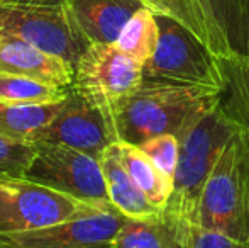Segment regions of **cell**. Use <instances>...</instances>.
Masks as SVG:
<instances>
[{
    "label": "cell",
    "mask_w": 249,
    "mask_h": 248,
    "mask_svg": "<svg viewBox=\"0 0 249 248\" xmlns=\"http://www.w3.org/2000/svg\"><path fill=\"white\" fill-rule=\"evenodd\" d=\"M190 247L192 248H249L248 243L231 238L226 233L202 228L198 225H194V228H192Z\"/></svg>",
    "instance_id": "cb8c5ba5"
},
{
    "label": "cell",
    "mask_w": 249,
    "mask_h": 248,
    "mask_svg": "<svg viewBox=\"0 0 249 248\" xmlns=\"http://www.w3.org/2000/svg\"><path fill=\"white\" fill-rule=\"evenodd\" d=\"M217 102L215 89L142 78L141 85L114 107L115 133L121 143L136 146L161 134L181 139Z\"/></svg>",
    "instance_id": "6da1fadb"
},
{
    "label": "cell",
    "mask_w": 249,
    "mask_h": 248,
    "mask_svg": "<svg viewBox=\"0 0 249 248\" xmlns=\"http://www.w3.org/2000/svg\"><path fill=\"white\" fill-rule=\"evenodd\" d=\"M222 85L219 106L239 131L249 136V58L219 57Z\"/></svg>",
    "instance_id": "2e32d148"
},
{
    "label": "cell",
    "mask_w": 249,
    "mask_h": 248,
    "mask_svg": "<svg viewBox=\"0 0 249 248\" xmlns=\"http://www.w3.org/2000/svg\"><path fill=\"white\" fill-rule=\"evenodd\" d=\"M0 34L17 36L75 68L90 46L70 0H0Z\"/></svg>",
    "instance_id": "277c9868"
},
{
    "label": "cell",
    "mask_w": 249,
    "mask_h": 248,
    "mask_svg": "<svg viewBox=\"0 0 249 248\" xmlns=\"http://www.w3.org/2000/svg\"><path fill=\"white\" fill-rule=\"evenodd\" d=\"M217 57L249 58V0H198Z\"/></svg>",
    "instance_id": "7c38bea8"
},
{
    "label": "cell",
    "mask_w": 249,
    "mask_h": 248,
    "mask_svg": "<svg viewBox=\"0 0 249 248\" xmlns=\"http://www.w3.org/2000/svg\"><path fill=\"white\" fill-rule=\"evenodd\" d=\"M29 143L63 145L100 160L108 146L119 143V138L110 111L70 87L61 111Z\"/></svg>",
    "instance_id": "52a82bcc"
},
{
    "label": "cell",
    "mask_w": 249,
    "mask_h": 248,
    "mask_svg": "<svg viewBox=\"0 0 249 248\" xmlns=\"http://www.w3.org/2000/svg\"><path fill=\"white\" fill-rule=\"evenodd\" d=\"M0 73L29 76L61 89H70L75 78L68 61L10 34H0Z\"/></svg>",
    "instance_id": "8fae6325"
},
{
    "label": "cell",
    "mask_w": 249,
    "mask_h": 248,
    "mask_svg": "<svg viewBox=\"0 0 249 248\" xmlns=\"http://www.w3.org/2000/svg\"><path fill=\"white\" fill-rule=\"evenodd\" d=\"M237 131L239 129L227 119L217 102L178 139L180 155L173 175V192L163 209L187 223H197L198 204L207 180Z\"/></svg>",
    "instance_id": "7a4b0ae2"
},
{
    "label": "cell",
    "mask_w": 249,
    "mask_h": 248,
    "mask_svg": "<svg viewBox=\"0 0 249 248\" xmlns=\"http://www.w3.org/2000/svg\"><path fill=\"white\" fill-rule=\"evenodd\" d=\"M142 82V65L115 43H92L75 65L76 90L114 113Z\"/></svg>",
    "instance_id": "30bf717a"
},
{
    "label": "cell",
    "mask_w": 249,
    "mask_h": 248,
    "mask_svg": "<svg viewBox=\"0 0 249 248\" xmlns=\"http://www.w3.org/2000/svg\"><path fill=\"white\" fill-rule=\"evenodd\" d=\"M65 99L61 102L34 104V106L0 102V136L19 141H31V138L41 128L54 119L56 114L61 111Z\"/></svg>",
    "instance_id": "ac0fdd59"
},
{
    "label": "cell",
    "mask_w": 249,
    "mask_h": 248,
    "mask_svg": "<svg viewBox=\"0 0 249 248\" xmlns=\"http://www.w3.org/2000/svg\"><path fill=\"white\" fill-rule=\"evenodd\" d=\"M71 12L90 43H115L141 0H70Z\"/></svg>",
    "instance_id": "5bb4252c"
},
{
    "label": "cell",
    "mask_w": 249,
    "mask_h": 248,
    "mask_svg": "<svg viewBox=\"0 0 249 248\" xmlns=\"http://www.w3.org/2000/svg\"><path fill=\"white\" fill-rule=\"evenodd\" d=\"M139 148L149 156L151 162L156 165V169L173 180L175 170L178 165V155H180V141L173 134H161L144 141L139 145Z\"/></svg>",
    "instance_id": "603a6c76"
},
{
    "label": "cell",
    "mask_w": 249,
    "mask_h": 248,
    "mask_svg": "<svg viewBox=\"0 0 249 248\" xmlns=\"http://www.w3.org/2000/svg\"><path fill=\"white\" fill-rule=\"evenodd\" d=\"M34 152L33 143L0 136V179H24Z\"/></svg>",
    "instance_id": "7402d4cb"
},
{
    "label": "cell",
    "mask_w": 249,
    "mask_h": 248,
    "mask_svg": "<svg viewBox=\"0 0 249 248\" xmlns=\"http://www.w3.org/2000/svg\"><path fill=\"white\" fill-rule=\"evenodd\" d=\"M100 165L107 182L108 199L119 211L129 218H144V216L158 214L161 211L153 202H149V199L131 179L119 155L117 143L105 150L100 158Z\"/></svg>",
    "instance_id": "9a60e30c"
},
{
    "label": "cell",
    "mask_w": 249,
    "mask_h": 248,
    "mask_svg": "<svg viewBox=\"0 0 249 248\" xmlns=\"http://www.w3.org/2000/svg\"><path fill=\"white\" fill-rule=\"evenodd\" d=\"M90 204L27 179H0V235L33 231L66 221Z\"/></svg>",
    "instance_id": "9c48e42d"
},
{
    "label": "cell",
    "mask_w": 249,
    "mask_h": 248,
    "mask_svg": "<svg viewBox=\"0 0 249 248\" xmlns=\"http://www.w3.org/2000/svg\"><path fill=\"white\" fill-rule=\"evenodd\" d=\"M195 225L249 245V136L243 131L231 138L210 173Z\"/></svg>",
    "instance_id": "3957f363"
},
{
    "label": "cell",
    "mask_w": 249,
    "mask_h": 248,
    "mask_svg": "<svg viewBox=\"0 0 249 248\" xmlns=\"http://www.w3.org/2000/svg\"><path fill=\"white\" fill-rule=\"evenodd\" d=\"M127 218L112 202L90 204L80 214L46 228L0 235V248H114Z\"/></svg>",
    "instance_id": "ba28073f"
},
{
    "label": "cell",
    "mask_w": 249,
    "mask_h": 248,
    "mask_svg": "<svg viewBox=\"0 0 249 248\" xmlns=\"http://www.w3.org/2000/svg\"><path fill=\"white\" fill-rule=\"evenodd\" d=\"M117 146L122 163L131 179L136 182V186L141 189L142 194L149 199V202H153L156 208L163 209L173 192V180L164 177L139 146L121 141L117 143Z\"/></svg>",
    "instance_id": "e0dca14e"
},
{
    "label": "cell",
    "mask_w": 249,
    "mask_h": 248,
    "mask_svg": "<svg viewBox=\"0 0 249 248\" xmlns=\"http://www.w3.org/2000/svg\"><path fill=\"white\" fill-rule=\"evenodd\" d=\"M154 14L170 16L187 26L212 50L210 31L198 0H141Z\"/></svg>",
    "instance_id": "44dd1931"
},
{
    "label": "cell",
    "mask_w": 249,
    "mask_h": 248,
    "mask_svg": "<svg viewBox=\"0 0 249 248\" xmlns=\"http://www.w3.org/2000/svg\"><path fill=\"white\" fill-rule=\"evenodd\" d=\"M194 225L161 209L158 214L127 218L117 233L114 248H192Z\"/></svg>",
    "instance_id": "4fadbf2b"
},
{
    "label": "cell",
    "mask_w": 249,
    "mask_h": 248,
    "mask_svg": "<svg viewBox=\"0 0 249 248\" xmlns=\"http://www.w3.org/2000/svg\"><path fill=\"white\" fill-rule=\"evenodd\" d=\"M0 29H2V19H0Z\"/></svg>",
    "instance_id": "d4e9b609"
},
{
    "label": "cell",
    "mask_w": 249,
    "mask_h": 248,
    "mask_svg": "<svg viewBox=\"0 0 249 248\" xmlns=\"http://www.w3.org/2000/svg\"><path fill=\"white\" fill-rule=\"evenodd\" d=\"M66 94L68 89H61L41 80L0 73V102L20 104V106L54 104L61 102Z\"/></svg>",
    "instance_id": "ffe728a7"
},
{
    "label": "cell",
    "mask_w": 249,
    "mask_h": 248,
    "mask_svg": "<svg viewBox=\"0 0 249 248\" xmlns=\"http://www.w3.org/2000/svg\"><path fill=\"white\" fill-rule=\"evenodd\" d=\"M158 34L160 31H158L156 14L148 7H142L129 19V22L119 34L115 44L144 66V63L153 57L156 50Z\"/></svg>",
    "instance_id": "d6986e66"
},
{
    "label": "cell",
    "mask_w": 249,
    "mask_h": 248,
    "mask_svg": "<svg viewBox=\"0 0 249 248\" xmlns=\"http://www.w3.org/2000/svg\"><path fill=\"white\" fill-rule=\"evenodd\" d=\"M24 179L87 202H110L100 160L63 145L37 143Z\"/></svg>",
    "instance_id": "8992f818"
},
{
    "label": "cell",
    "mask_w": 249,
    "mask_h": 248,
    "mask_svg": "<svg viewBox=\"0 0 249 248\" xmlns=\"http://www.w3.org/2000/svg\"><path fill=\"white\" fill-rule=\"evenodd\" d=\"M156 20L158 44L142 66V78L219 90L222 85L219 57L177 19L156 14Z\"/></svg>",
    "instance_id": "5b68a950"
}]
</instances>
